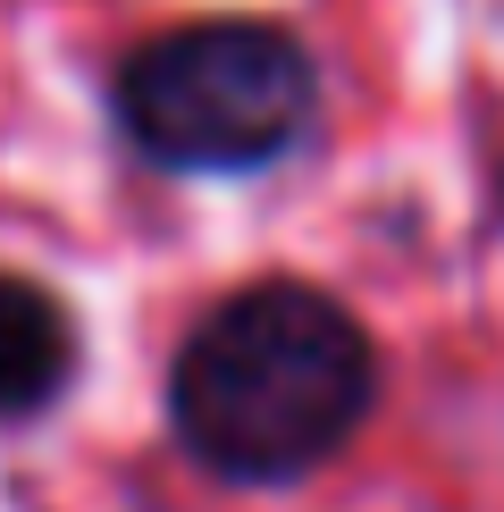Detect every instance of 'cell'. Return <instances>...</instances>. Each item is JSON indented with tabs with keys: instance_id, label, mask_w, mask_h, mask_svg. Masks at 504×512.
<instances>
[{
	"instance_id": "cell-1",
	"label": "cell",
	"mask_w": 504,
	"mask_h": 512,
	"mask_svg": "<svg viewBox=\"0 0 504 512\" xmlns=\"http://www.w3.org/2000/svg\"><path fill=\"white\" fill-rule=\"evenodd\" d=\"M378 403V353L336 294L261 277L185 336L168 370V420L202 471L236 487H286L345 454Z\"/></svg>"
},
{
	"instance_id": "cell-2",
	"label": "cell",
	"mask_w": 504,
	"mask_h": 512,
	"mask_svg": "<svg viewBox=\"0 0 504 512\" xmlns=\"http://www.w3.org/2000/svg\"><path fill=\"white\" fill-rule=\"evenodd\" d=\"M320 76L286 26L261 17H202V26L152 34L118 68V126L143 160L227 177L269 168L311 126Z\"/></svg>"
},
{
	"instance_id": "cell-3",
	"label": "cell",
	"mask_w": 504,
	"mask_h": 512,
	"mask_svg": "<svg viewBox=\"0 0 504 512\" xmlns=\"http://www.w3.org/2000/svg\"><path fill=\"white\" fill-rule=\"evenodd\" d=\"M76 378V328L51 286L0 269V420H34Z\"/></svg>"
}]
</instances>
